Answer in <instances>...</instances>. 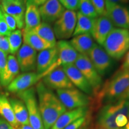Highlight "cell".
Instances as JSON below:
<instances>
[{"instance_id":"1","label":"cell","mask_w":129,"mask_h":129,"mask_svg":"<svg viewBox=\"0 0 129 129\" xmlns=\"http://www.w3.org/2000/svg\"><path fill=\"white\" fill-rule=\"evenodd\" d=\"M35 90L44 129H50L58 118L67 111V108L57 95L48 88L43 81L37 84Z\"/></svg>"},{"instance_id":"2","label":"cell","mask_w":129,"mask_h":129,"mask_svg":"<svg viewBox=\"0 0 129 129\" xmlns=\"http://www.w3.org/2000/svg\"><path fill=\"white\" fill-rule=\"evenodd\" d=\"M129 87V69H119L117 73L108 80L95 95L97 104H106L118 101Z\"/></svg>"},{"instance_id":"3","label":"cell","mask_w":129,"mask_h":129,"mask_svg":"<svg viewBox=\"0 0 129 129\" xmlns=\"http://www.w3.org/2000/svg\"><path fill=\"white\" fill-rule=\"evenodd\" d=\"M103 48L114 60H120L129 50V30L114 28L102 45Z\"/></svg>"},{"instance_id":"4","label":"cell","mask_w":129,"mask_h":129,"mask_svg":"<svg viewBox=\"0 0 129 129\" xmlns=\"http://www.w3.org/2000/svg\"><path fill=\"white\" fill-rule=\"evenodd\" d=\"M119 114L129 118V101L118 100L103 106L97 117L98 125L105 129H120L115 123L116 117Z\"/></svg>"},{"instance_id":"5","label":"cell","mask_w":129,"mask_h":129,"mask_svg":"<svg viewBox=\"0 0 129 129\" xmlns=\"http://www.w3.org/2000/svg\"><path fill=\"white\" fill-rule=\"evenodd\" d=\"M36 90L30 87L17 93V96L25 104L28 111L29 124L34 129H44L37 101Z\"/></svg>"},{"instance_id":"6","label":"cell","mask_w":129,"mask_h":129,"mask_svg":"<svg viewBox=\"0 0 129 129\" xmlns=\"http://www.w3.org/2000/svg\"><path fill=\"white\" fill-rule=\"evenodd\" d=\"M74 64L91 85L95 96L103 85L102 78L95 69L88 56L79 54Z\"/></svg>"},{"instance_id":"7","label":"cell","mask_w":129,"mask_h":129,"mask_svg":"<svg viewBox=\"0 0 129 129\" xmlns=\"http://www.w3.org/2000/svg\"><path fill=\"white\" fill-rule=\"evenodd\" d=\"M61 102L69 110L87 106L90 102L88 95L75 87L56 90Z\"/></svg>"},{"instance_id":"8","label":"cell","mask_w":129,"mask_h":129,"mask_svg":"<svg viewBox=\"0 0 129 129\" xmlns=\"http://www.w3.org/2000/svg\"><path fill=\"white\" fill-rule=\"evenodd\" d=\"M77 22V13L65 10L62 16L53 25L56 38L66 40L73 36Z\"/></svg>"},{"instance_id":"9","label":"cell","mask_w":129,"mask_h":129,"mask_svg":"<svg viewBox=\"0 0 129 129\" xmlns=\"http://www.w3.org/2000/svg\"><path fill=\"white\" fill-rule=\"evenodd\" d=\"M88 57L101 76L109 72L113 67V59L102 46L96 43L90 51Z\"/></svg>"},{"instance_id":"10","label":"cell","mask_w":129,"mask_h":129,"mask_svg":"<svg viewBox=\"0 0 129 129\" xmlns=\"http://www.w3.org/2000/svg\"><path fill=\"white\" fill-rule=\"evenodd\" d=\"M26 6V0H1L0 4L2 12L15 19L19 29H22L25 27Z\"/></svg>"},{"instance_id":"11","label":"cell","mask_w":129,"mask_h":129,"mask_svg":"<svg viewBox=\"0 0 129 129\" xmlns=\"http://www.w3.org/2000/svg\"><path fill=\"white\" fill-rule=\"evenodd\" d=\"M43 82L51 90H57L75 87L62 67L57 68L48 72L43 78Z\"/></svg>"},{"instance_id":"12","label":"cell","mask_w":129,"mask_h":129,"mask_svg":"<svg viewBox=\"0 0 129 129\" xmlns=\"http://www.w3.org/2000/svg\"><path fill=\"white\" fill-rule=\"evenodd\" d=\"M58 59V50L56 46L40 51L37 54L36 72L42 78L50 72Z\"/></svg>"},{"instance_id":"13","label":"cell","mask_w":129,"mask_h":129,"mask_svg":"<svg viewBox=\"0 0 129 129\" xmlns=\"http://www.w3.org/2000/svg\"><path fill=\"white\" fill-rule=\"evenodd\" d=\"M16 54V59L21 71L23 73L35 72L37 58V51L35 50L23 43Z\"/></svg>"},{"instance_id":"14","label":"cell","mask_w":129,"mask_h":129,"mask_svg":"<svg viewBox=\"0 0 129 129\" xmlns=\"http://www.w3.org/2000/svg\"><path fill=\"white\" fill-rule=\"evenodd\" d=\"M56 47L58 50V59L50 72L60 67L74 64L79 55L70 43L67 40H59L57 42Z\"/></svg>"},{"instance_id":"15","label":"cell","mask_w":129,"mask_h":129,"mask_svg":"<svg viewBox=\"0 0 129 129\" xmlns=\"http://www.w3.org/2000/svg\"><path fill=\"white\" fill-rule=\"evenodd\" d=\"M42 79L41 75L36 72H24L17 76L7 87L11 93H17L32 87Z\"/></svg>"},{"instance_id":"16","label":"cell","mask_w":129,"mask_h":129,"mask_svg":"<svg viewBox=\"0 0 129 129\" xmlns=\"http://www.w3.org/2000/svg\"><path fill=\"white\" fill-rule=\"evenodd\" d=\"M65 10L59 0H48L39 8L41 20L51 25L60 18Z\"/></svg>"},{"instance_id":"17","label":"cell","mask_w":129,"mask_h":129,"mask_svg":"<svg viewBox=\"0 0 129 129\" xmlns=\"http://www.w3.org/2000/svg\"><path fill=\"white\" fill-rule=\"evenodd\" d=\"M62 67L75 87H76L86 94L93 95V91L91 85L75 64H67Z\"/></svg>"},{"instance_id":"18","label":"cell","mask_w":129,"mask_h":129,"mask_svg":"<svg viewBox=\"0 0 129 129\" xmlns=\"http://www.w3.org/2000/svg\"><path fill=\"white\" fill-rule=\"evenodd\" d=\"M114 28V25L107 16H98L94 19L91 35L94 41L102 46L106 37Z\"/></svg>"},{"instance_id":"19","label":"cell","mask_w":129,"mask_h":129,"mask_svg":"<svg viewBox=\"0 0 129 129\" xmlns=\"http://www.w3.org/2000/svg\"><path fill=\"white\" fill-rule=\"evenodd\" d=\"M106 16L114 26L129 30V9L122 5H114L106 10Z\"/></svg>"},{"instance_id":"20","label":"cell","mask_w":129,"mask_h":129,"mask_svg":"<svg viewBox=\"0 0 129 129\" xmlns=\"http://www.w3.org/2000/svg\"><path fill=\"white\" fill-rule=\"evenodd\" d=\"M88 111L87 106L66 111L58 118L50 129H64L72 122L87 115Z\"/></svg>"},{"instance_id":"21","label":"cell","mask_w":129,"mask_h":129,"mask_svg":"<svg viewBox=\"0 0 129 129\" xmlns=\"http://www.w3.org/2000/svg\"><path fill=\"white\" fill-rule=\"evenodd\" d=\"M20 68L16 56L10 54L7 57V64L3 76L0 78V84L4 87H7L13 80L18 76Z\"/></svg>"},{"instance_id":"22","label":"cell","mask_w":129,"mask_h":129,"mask_svg":"<svg viewBox=\"0 0 129 129\" xmlns=\"http://www.w3.org/2000/svg\"><path fill=\"white\" fill-rule=\"evenodd\" d=\"M69 43L79 54L85 56H88L96 43L91 35L89 34L74 36Z\"/></svg>"},{"instance_id":"23","label":"cell","mask_w":129,"mask_h":129,"mask_svg":"<svg viewBox=\"0 0 129 129\" xmlns=\"http://www.w3.org/2000/svg\"><path fill=\"white\" fill-rule=\"evenodd\" d=\"M41 23L39 8L35 5L26 3L25 14L24 31L31 30Z\"/></svg>"},{"instance_id":"24","label":"cell","mask_w":129,"mask_h":129,"mask_svg":"<svg viewBox=\"0 0 129 129\" xmlns=\"http://www.w3.org/2000/svg\"><path fill=\"white\" fill-rule=\"evenodd\" d=\"M23 43L28 45L30 47L37 51H41L48 48L54 47L40 36L31 30L22 31ZM55 47V46H54Z\"/></svg>"},{"instance_id":"25","label":"cell","mask_w":129,"mask_h":129,"mask_svg":"<svg viewBox=\"0 0 129 129\" xmlns=\"http://www.w3.org/2000/svg\"><path fill=\"white\" fill-rule=\"evenodd\" d=\"M13 110L16 120L19 124L30 125L28 111L23 102L17 98H10L9 99Z\"/></svg>"},{"instance_id":"26","label":"cell","mask_w":129,"mask_h":129,"mask_svg":"<svg viewBox=\"0 0 129 129\" xmlns=\"http://www.w3.org/2000/svg\"><path fill=\"white\" fill-rule=\"evenodd\" d=\"M0 115L5 120L9 122L13 128H18L19 124L16 120L9 99L6 95L2 93H0Z\"/></svg>"},{"instance_id":"27","label":"cell","mask_w":129,"mask_h":129,"mask_svg":"<svg viewBox=\"0 0 129 129\" xmlns=\"http://www.w3.org/2000/svg\"><path fill=\"white\" fill-rule=\"evenodd\" d=\"M94 21V19L87 17L78 12L77 13V22L73 37L86 34H91Z\"/></svg>"},{"instance_id":"28","label":"cell","mask_w":129,"mask_h":129,"mask_svg":"<svg viewBox=\"0 0 129 129\" xmlns=\"http://www.w3.org/2000/svg\"><path fill=\"white\" fill-rule=\"evenodd\" d=\"M31 31L34 32L41 38L50 44L51 46L53 47L56 46L57 41L54 30L50 24L41 22L38 26L31 30Z\"/></svg>"},{"instance_id":"29","label":"cell","mask_w":129,"mask_h":129,"mask_svg":"<svg viewBox=\"0 0 129 129\" xmlns=\"http://www.w3.org/2000/svg\"><path fill=\"white\" fill-rule=\"evenodd\" d=\"M8 40H9L10 53L12 55H14L17 53L22 45L23 32L20 29H16L12 31L10 35L8 37Z\"/></svg>"},{"instance_id":"30","label":"cell","mask_w":129,"mask_h":129,"mask_svg":"<svg viewBox=\"0 0 129 129\" xmlns=\"http://www.w3.org/2000/svg\"><path fill=\"white\" fill-rule=\"evenodd\" d=\"M78 9L79 12L90 18L96 19L99 16L90 0H80Z\"/></svg>"},{"instance_id":"31","label":"cell","mask_w":129,"mask_h":129,"mask_svg":"<svg viewBox=\"0 0 129 129\" xmlns=\"http://www.w3.org/2000/svg\"><path fill=\"white\" fill-rule=\"evenodd\" d=\"M95 10L99 16H106V6L105 0H90Z\"/></svg>"},{"instance_id":"32","label":"cell","mask_w":129,"mask_h":129,"mask_svg":"<svg viewBox=\"0 0 129 129\" xmlns=\"http://www.w3.org/2000/svg\"><path fill=\"white\" fill-rule=\"evenodd\" d=\"M59 1L68 10L75 12L78 9L80 0H59Z\"/></svg>"},{"instance_id":"33","label":"cell","mask_w":129,"mask_h":129,"mask_svg":"<svg viewBox=\"0 0 129 129\" xmlns=\"http://www.w3.org/2000/svg\"><path fill=\"white\" fill-rule=\"evenodd\" d=\"M3 17H4V20L6 22V23L7 24L10 30L12 32L16 30V28L17 27L15 19L12 16H10L9 14L6 13H3Z\"/></svg>"},{"instance_id":"34","label":"cell","mask_w":129,"mask_h":129,"mask_svg":"<svg viewBox=\"0 0 129 129\" xmlns=\"http://www.w3.org/2000/svg\"><path fill=\"white\" fill-rule=\"evenodd\" d=\"M87 117V115L80 118L78 120H75V121L69 124L64 129H79L86 122Z\"/></svg>"},{"instance_id":"35","label":"cell","mask_w":129,"mask_h":129,"mask_svg":"<svg viewBox=\"0 0 129 129\" xmlns=\"http://www.w3.org/2000/svg\"><path fill=\"white\" fill-rule=\"evenodd\" d=\"M8 54L0 49V78L3 76L6 64H7Z\"/></svg>"},{"instance_id":"36","label":"cell","mask_w":129,"mask_h":129,"mask_svg":"<svg viewBox=\"0 0 129 129\" xmlns=\"http://www.w3.org/2000/svg\"><path fill=\"white\" fill-rule=\"evenodd\" d=\"M0 49L7 54L10 53L8 37L0 35Z\"/></svg>"},{"instance_id":"37","label":"cell","mask_w":129,"mask_h":129,"mask_svg":"<svg viewBox=\"0 0 129 129\" xmlns=\"http://www.w3.org/2000/svg\"><path fill=\"white\" fill-rule=\"evenodd\" d=\"M11 31L7 24L4 19H0V35L8 37L10 35Z\"/></svg>"},{"instance_id":"38","label":"cell","mask_w":129,"mask_h":129,"mask_svg":"<svg viewBox=\"0 0 129 129\" xmlns=\"http://www.w3.org/2000/svg\"><path fill=\"white\" fill-rule=\"evenodd\" d=\"M128 122V118H127L125 115L123 114H119L117 115L115 119V123L116 125H117L119 128H122L124 127Z\"/></svg>"},{"instance_id":"39","label":"cell","mask_w":129,"mask_h":129,"mask_svg":"<svg viewBox=\"0 0 129 129\" xmlns=\"http://www.w3.org/2000/svg\"><path fill=\"white\" fill-rule=\"evenodd\" d=\"M106 9L108 10L114 5H123L128 4L129 0H105Z\"/></svg>"},{"instance_id":"40","label":"cell","mask_w":129,"mask_h":129,"mask_svg":"<svg viewBox=\"0 0 129 129\" xmlns=\"http://www.w3.org/2000/svg\"><path fill=\"white\" fill-rule=\"evenodd\" d=\"M121 70H128L129 69V50L125 53L124 57L123 62H122L121 67L120 69Z\"/></svg>"},{"instance_id":"41","label":"cell","mask_w":129,"mask_h":129,"mask_svg":"<svg viewBox=\"0 0 129 129\" xmlns=\"http://www.w3.org/2000/svg\"><path fill=\"white\" fill-rule=\"evenodd\" d=\"M0 129H14V128L4 118H0Z\"/></svg>"},{"instance_id":"42","label":"cell","mask_w":129,"mask_h":129,"mask_svg":"<svg viewBox=\"0 0 129 129\" xmlns=\"http://www.w3.org/2000/svg\"><path fill=\"white\" fill-rule=\"evenodd\" d=\"M47 1L48 0H26V3L35 5L37 7H39V6L40 7Z\"/></svg>"},{"instance_id":"43","label":"cell","mask_w":129,"mask_h":129,"mask_svg":"<svg viewBox=\"0 0 129 129\" xmlns=\"http://www.w3.org/2000/svg\"><path fill=\"white\" fill-rule=\"evenodd\" d=\"M119 100H127L129 101V87L128 88L125 90V92L122 94Z\"/></svg>"},{"instance_id":"44","label":"cell","mask_w":129,"mask_h":129,"mask_svg":"<svg viewBox=\"0 0 129 129\" xmlns=\"http://www.w3.org/2000/svg\"><path fill=\"white\" fill-rule=\"evenodd\" d=\"M18 129H34L33 127L30 126V125H23Z\"/></svg>"},{"instance_id":"45","label":"cell","mask_w":129,"mask_h":129,"mask_svg":"<svg viewBox=\"0 0 129 129\" xmlns=\"http://www.w3.org/2000/svg\"><path fill=\"white\" fill-rule=\"evenodd\" d=\"M120 129H129V121L127 122V124L124 127H122V128H121Z\"/></svg>"},{"instance_id":"46","label":"cell","mask_w":129,"mask_h":129,"mask_svg":"<svg viewBox=\"0 0 129 129\" xmlns=\"http://www.w3.org/2000/svg\"><path fill=\"white\" fill-rule=\"evenodd\" d=\"M0 19H4V17H3V13L1 10V8H0Z\"/></svg>"},{"instance_id":"47","label":"cell","mask_w":129,"mask_h":129,"mask_svg":"<svg viewBox=\"0 0 129 129\" xmlns=\"http://www.w3.org/2000/svg\"><path fill=\"white\" fill-rule=\"evenodd\" d=\"M85 123L84 124H83V125H82V126L80 128H79V129H88L87 127H86V125H85Z\"/></svg>"},{"instance_id":"48","label":"cell","mask_w":129,"mask_h":129,"mask_svg":"<svg viewBox=\"0 0 129 129\" xmlns=\"http://www.w3.org/2000/svg\"><path fill=\"white\" fill-rule=\"evenodd\" d=\"M97 129H105V128H101V127H100L99 128H97Z\"/></svg>"}]
</instances>
